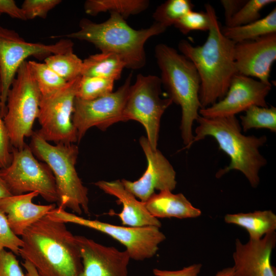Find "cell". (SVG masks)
Segmentation results:
<instances>
[{"instance_id": "1", "label": "cell", "mask_w": 276, "mask_h": 276, "mask_svg": "<svg viewBox=\"0 0 276 276\" xmlns=\"http://www.w3.org/2000/svg\"><path fill=\"white\" fill-rule=\"evenodd\" d=\"M205 8L211 21L205 41L201 45H193L181 40L178 45L181 54L193 63L199 76L201 108L221 100L232 78L238 74L234 59L236 43L222 33L214 7L207 4Z\"/></svg>"}, {"instance_id": "2", "label": "cell", "mask_w": 276, "mask_h": 276, "mask_svg": "<svg viewBox=\"0 0 276 276\" xmlns=\"http://www.w3.org/2000/svg\"><path fill=\"white\" fill-rule=\"evenodd\" d=\"M19 255L39 276H79L83 268L75 236L65 223L45 216L21 235Z\"/></svg>"}, {"instance_id": "3", "label": "cell", "mask_w": 276, "mask_h": 276, "mask_svg": "<svg viewBox=\"0 0 276 276\" xmlns=\"http://www.w3.org/2000/svg\"><path fill=\"white\" fill-rule=\"evenodd\" d=\"M167 28L154 22L146 29L135 30L118 13H110L106 21L96 23L86 18L79 22L76 32L53 38L76 39L92 43L102 53L116 55L124 62L125 68L138 70L146 63L145 44L151 37L164 33Z\"/></svg>"}, {"instance_id": "4", "label": "cell", "mask_w": 276, "mask_h": 276, "mask_svg": "<svg viewBox=\"0 0 276 276\" xmlns=\"http://www.w3.org/2000/svg\"><path fill=\"white\" fill-rule=\"evenodd\" d=\"M196 121L198 125L195 130L192 145L211 136L230 158L228 166L220 170L216 177H220L232 170H237L243 173L252 187L256 188L260 182V170L267 164L266 159L259 150L266 143V136L242 134L236 116L206 118L199 115Z\"/></svg>"}, {"instance_id": "5", "label": "cell", "mask_w": 276, "mask_h": 276, "mask_svg": "<svg viewBox=\"0 0 276 276\" xmlns=\"http://www.w3.org/2000/svg\"><path fill=\"white\" fill-rule=\"evenodd\" d=\"M154 54L168 98L181 107V135L184 148L188 149L194 138L193 123L201 109L199 76L193 63L173 48L159 43L155 47Z\"/></svg>"}, {"instance_id": "6", "label": "cell", "mask_w": 276, "mask_h": 276, "mask_svg": "<svg viewBox=\"0 0 276 276\" xmlns=\"http://www.w3.org/2000/svg\"><path fill=\"white\" fill-rule=\"evenodd\" d=\"M35 156L46 164L54 176L58 197L59 208L70 209L80 215L89 214L88 189L76 169L79 153L75 144L52 145L33 132L29 146Z\"/></svg>"}, {"instance_id": "7", "label": "cell", "mask_w": 276, "mask_h": 276, "mask_svg": "<svg viewBox=\"0 0 276 276\" xmlns=\"http://www.w3.org/2000/svg\"><path fill=\"white\" fill-rule=\"evenodd\" d=\"M41 93L28 61L17 70L8 91L3 120L12 148L21 149L25 138L31 136L37 119Z\"/></svg>"}, {"instance_id": "8", "label": "cell", "mask_w": 276, "mask_h": 276, "mask_svg": "<svg viewBox=\"0 0 276 276\" xmlns=\"http://www.w3.org/2000/svg\"><path fill=\"white\" fill-rule=\"evenodd\" d=\"M64 223H71L91 228L111 237L126 247L130 259L143 261L155 255L158 245L166 239L159 227L153 226L129 227L90 220L55 208L47 215Z\"/></svg>"}, {"instance_id": "9", "label": "cell", "mask_w": 276, "mask_h": 276, "mask_svg": "<svg viewBox=\"0 0 276 276\" xmlns=\"http://www.w3.org/2000/svg\"><path fill=\"white\" fill-rule=\"evenodd\" d=\"M73 45L72 40L66 38L51 44L27 42L15 31L0 26V111L3 118L8 91L17 70L26 59L30 56L46 58L73 51Z\"/></svg>"}, {"instance_id": "10", "label": "cell", "mask_w": 276, "mask_h": 276, "mask_svg": "<svg viewBox=\"0 0 276 276\" xmlns=\"http://www.w3.org/2000/svg\"><path fill=\"white\" fill-rule=\"evenodd\" d=\"M0 175L12 195L37 192L45 200L54 203L58 197L54 176L44 163L39 162L26 144L12 149V159Z\"/></svg>"}, {"instance_id": "11", "label": "cell", "mask_w": 276, "mask_h": 276, "mask_svg": "<svg viewBox=\"0 0 276 276\" xmlns=\"http://www.w3.org/2000/svg\"><path fill=\"white\" fill-rule=\"evenodd\" d=\"M162 85L156 76L137 75L130 86L123 113L124 122L134 120L144 127L153 150L157 149L161 118L173 103L168 97H161Z\"/></svg>"}, {"instance_id": "12", "label": "cell", "mask_w": 276, "mask_h": 276, "mask_svg": "<svg viewBox=\"0 0 276 276\" xmlns=\"http://www.w3.org/2000/svg\"><path fill=\"white\" fill-rule=\"evenodd\" d=\"M81 77L51 94L41 96L37 117L40 128L37 132L47 142L56 144L78 142L72 117Z\"/></svg>"}, {"instance_id": "13", "label": "cell", "mask_w": 276, "mask_h": 276, "mask_svg": "<svg viewBox=\"0 0 276 276\" xmlns=\"http://www.w3.org/2000/svg\"><path fill=\"white\" fill-rule=\"evenodd\" d=\"M132 73L116 91L89 100L75 98L73 123L79 142L86 131L96 127L105 130L111 125L124 122V110L131 85Z\"/></svg>"}, {"instance_id": "14", "label": "cell", "mask_w": 276, "mask_h": 276, "mask_svg": "<svg viewBox=\"0 0 276 276\" xmlns=\"http://www.w3.org/2000/svg\"><path fill=\"white\" fill-rule=\"evenodd\" d=\"M271 89V84L238 73L232 78L225 96L213 105L201 108L199 114L206 118L236 116L252 106L268 107L266 98Z\"/></svg>"}, {"instance_id": "15", "label": "cell", "mask_w": 276, "mask_h": 276, "mask_svg": "<svg viewBox=\"0 0 276 276\" xmlns=\"http://www.w3.org/2000/svg\"><path fill=\"white\" fill-rule=\"evenodd\" d=\"M140 145L147 160L148 166L137 180H121L125 188L136 198L145 202L155 190H173L176 186V172L169 160L157 149L151 147L146 137H140Z\"/></svg>"}, {"instance_id": "16", "label": "cell", "mask_w": 276, "mask_h": 276, "mask_svg": "<svg viewBox=\"0 0 276 276\" xmlns=\"http://www.w3.org/2000/svg\"><path fill=\"white\" fill-rule=\"evenodd\" d=\"M82 263L79 276H128V251L107 246L82 236H75Z\"/></svg>"}, {"instance_id": "17", "label": "cell", "mask_w": 276, "mask_h": 276, "mask_svg": "<svg viewBox=\"0 0 276 276\" xmlns=\"http://www.w3.org/2000/svg\"><path fill=\"white\" fill-rule=\"evenodd\" d=\"M234 59L238 74L271 84V68L276 60V33L236 43Z\"/></svg>"}, {"instance_id": "18", "label": "cell", "mask_w": 276, "mask_h": 276, "mask_svg": "<svg viewBox=\"0 0 276 276\" xmlns=\"http://www.w3.org/2000/svg\"><path fill=\"white\" fill-rule=\"evenodd\" d=\"M275 242V232L259 240L249 239L246 244L237 239L233 254V276H276L270 262Z\"/></svg>"}, {"instance_id": "19", "label": "cell", "mask_w": 276, "mask_h": 276, "mask_svg": "<svg viewBox=\"0 0 276 276\" xmlns=\"http://www.w3.org/2000/svg\"><path fill=\"white\" fill-rule=\"evenodd\" d=\"M38 195V192H32L0 200V211L6 215L10 227L16 235L21 236L30 226L56 208L55 203H34L33 198Z\"/></svg>"}, {"instance_id": "20", "label": "cell", "mask_w": 276, "mask_h": 276, "mask_svg": "<svg viewBox=\"0 0 276 276\" xmlns=\"http://www.w3.org/2000/svg\"><path fill=\"white\" fill-rule=\"evenodd\" d=\"M94 184L105 193L116 197L122 204V211L117 215L123 226L135 227L161 226V222L150 214L144 202L137 200L125 188L121 180H100Z\"/></svg>"}, {"instance_id": "21", "label": "cell", "mask_w": 276, "mask_h": 276, "mask_svg": "<svg viewBox=\"0 0 276 276\" xmlns=\"http://www.w3.org/2000/svg\"><path fill=\"white\" fill-rule=\"evenodd\" d=\"M144 203L150 214L157 219L196 218L201 214L183 194H173L168 190L154 193Z\"/></svg>"}, {"instance_id": "22", "label": "cell", "mask_w": 276, "mask_h": 276, "mask_svg": "<svg viewBox=\"0 0 276 276\" xmlns=\"http://www.w3.org/2000/svg\"><path fill=\"white\" fill-rule=\"evenodd\" d=\"M224 221L245 228L251 240L260 239L276 229V215L271 211L228 214L225 216Z\"/></svg>"}, {"instance_id": "23", "label": "cell", "mask_w": 276, "mask_h": 276, "mask_svg": "<svg viewBox=\"0 0 276 276\" xmlns=\"http://www.w3.org/2000/svg\"><path fill=\"white\" fill-rule=\"evenodd\" d=\"M125 65L116 55L101 52L83 60L81 76L96 77L113 81L120 79Z\"/></svg>"}, {"instance_id": "24", "label": "cell", "mask_w": 276, "mask_h": 276, "mask_svg": "<svg viewBox=\"0 0 276 276\" xmlns=\"http://www.w3.org/2000/svg\"><path fill=\"white\" fill-rule=\"evenodd\" d=\"M223 35L235 43L276 33V9L266 16L246 25L221 28Z\"/></svg>"}, {"instance_id": "25", "label": "cell", "mask_w": 276, "mask_h": 276, "mask_svg": "<svg viewBox=\"0 0 276 276\" xmlns=\"http://www.w3.org/2000/svg\"><path fill=\"white\" fill-rule=\"evenodd\" d=\"M149 5L147 0H87L84 3V9L86 14L91 16L101 12H114L125 19L143 12Z\"/></svg>"}, {"instance_id": "26", "label": "cell", "mask_w": 276, "mask_h": 276, "mask_svg": "<svg viewBox=\"0 0 276 276\" xmlns=\"http://www.w3.org/2000/svg\"><path fill=\"white\" fill-rule=\"evenodd\" d=\"M44 62L67 82L81 76L83 60L73 51L50 55Z\"/></svg>"}, {"instance_id": "27", "label": "cell", "mask_w": 276, "mask_h": 276, "mask_svg": "<svg viewBox=\"0 0 276 276\" xmlns=\"http://www.w3.org/2000/svg\"><path fill=\"white\" fill-rule=\"evenodd\" d=\"M241 116L240 125L244 132L252 128L267 129L276 132V108L252 106Z\"/></svg>"}, {"instance_id": "28", "label": "cell", "mask_w": 276, "mask_h": 276, "mask_svg": "<svg viewBox=\"0 0 276 276\" xmlns=\"http://www.w3.org/2000/svg\"><path fill=\"white\" fill-rule=\"evenodd\" d=\"M28 63L42 96L57 91L67 83L44 62L30 60Z\"/></svg>"}, {"instance_id": "29", "label": "cell", "mask_w": 276, "mask_h": 276, "mask_svg": "<svg viewBox=\"0 0 276 276\" xmlns=\"http://www.w3.org/2000/svg\"><path fill=\"white\" fill-rule=\"evenodd\" d=\"M194 6L190 0H168L157 7L153 17L155 22L167 28L193 10Z\"/></svg>"}, {"instance_id": "30", "label": "cell", "mask_w": 276, "mask_h": 276, "mask_svg": "<svg viewBox=\"0 0 276 276\" xmlns=\"http://www.w3.org/2000/svg\"><path fill=\"white\" fill-rule=\"evenodd\" d=\"M114 81L96 77L81 76L76 98L89 100L113 92Z\"/></svg>"}, {"instance_id": "31", "label": "cell", "mask_w": 276, "mask_h": 276, "mask_svg": "<svg viewBox=\"0 0 276 276\" xmlns=\"http://www.w3.org/2000/svg\"><path fill=\"white\" fill-rule=\"evenodd\" d=\"M274 2L275 0L246 1L225 26L237 27L255 21L261 18L260 11L263 8Z\"/></svg>"}, {"instance_id": "32", "label": "cell", "mask_w": 276, "mask_h": 276, "mask_svg": "<svg viewBox=\"0 0 276 276\" xmlns=\"http://www.w3.org/2000/svg\"><path fill=\"white\" fill-rule=\"evenodd\" d=\"M211 25V18L206 11L204 12L193 10L183 15L174 25L184 35L192 31H209Z\"/></svg>"}, {"instance_id": "33", "label": "cell", "mask_w": 276, "mask_h": 276, "mask_svg": "<svg viewBox=\"0 0 276 276\" xmlns=\"http://www.w3.org/2000/svg\"><path fill=\"white\" fill-rule=\"evenodd\" d=\"M61 0H25L20 8L26 20L45 18L48 13L61 3Z\"/></svg>"}, {"instance_id": "34", "label": "cell", "mask_w": 276, "mask_h": 276, "mask_svg": "<svg viewBox=\"0 0 276 276\" xmlns=\"http://www.w3.org/2000/svg\"><path fill=\"white\" fill-rule=\"evenodd\" d=\"M22 244L21 238L13 232L6 215L0 211V250L8 248L15 255H19Z\"/></svg>"}, {"instance_id": "35", "label": "cell", "mask_w": 276, "mask_h": 276, "mask_svg": "<svg viewBox=\"0 0 276 276\" xmlns=\"http://www.w3.org/2000/svg\"><path fill=\"white\" fill-rule=\"evenodd\" d=\"M0 276H25L15 254L0 250Z\"/></svg>"}, {"instance_id": "36", "label": "cell", "mask_w": 276, "mask_h": 276, "mask_svg": "<svg viewBox=\"0 0 276 276\" xmlns=\"http://www.w3.org/2000/svg\"><path fill=\"white\" fill-rule=\"evenodd\" d=\"M12 149L0 111V170L6 168L10 164L12 159Z\"/></svg>"}, {"instance_id": "37", "label": "cell", "mask_w": 276, "mask_h": 276, "mask_svg": "<svg viewBox=\"0 0 276 276\" xmlns=\"http://www.w3.org/2000/svg\"><path fill=\"white\" fill-rule=\"evenodd\" d=\"M201 266L200 264H195L176 270L154 268L153 273L155 276H198Z\"/></svg>"}, {"instance_id": "38", "label": "cell", "mask_w": 276, "mask_h": 276, "mask_svg": "<svg viewBox=\"0 0 276 276\" xmlns=\"http://www.w3.org/2000/svg\"><path fill=\"white\" fill-rule=\"evenodd\" d=\"M7 14L13 19L26 20L24 13L13 0H0V17Z\"/></svg>"}, {"instance_id": "39", "label": "cell", "mask_w": 276, "mask_h": 276, "mask_svg": "<svg viewBox=\"0 0 276 276\" xmlns=\"http://www.w3.org/2000/svg\"><path fill=\"white\" fill-rule=\"evenodd\" d=\"M246 1L242 0H221L220 1L224 9L225 25L239 10Z\"/></svg>"}, {"instance_id": "40", "label": "cell", "mask_w": 276, "mask_h": 276, "mask_svg": "<svg viewBox=\"0 0 276 276\" xmlns=\"http://www.w3.org/2000/svg\"><path fill=\"white\" fill-rule=\"evenodd\" d=\"M21 265L26 271L25 276H39L35 268L29 261L24 260Z\"/></svg>"}, {"instance_id": "41", "label": "cell", "mask_w": 276, "mask_h": 276, "mask_svg": "<svg viewBox=\"0 0 276 276\" xmlns=\"http://www.w3.org/2000/svg\"><path fill=\"white\" fill-rule=\"evenodd\" d=\"M12 195L5 182L0 175V200Z\"/></svg>"}, {"instance_id": "42", "label": "cell", "mask_w": 276, "mask_h": 276, "mask_svg": "<svg viewBox=\"0 0 276 276\" xmlns=\"http://www.w3.org/2000/svg\"><path fill=\"white\" fill-rule=\"evenodd\" d=\"M234 269L232 267H227L219 271L215 276H233Z\"/></svg>"}, {"instance_id": "43", "label": "cell", "mask_w": 276, "mask_h": 276, "mask_svg": "<svg viewBox=\"0 0 276 276\" xmlns=\"http://www.w3.org/2000/svg\"><path fill=\"white\" fill-rule=\"evenodd\" d=\"M1 76H0V98H1Z\"/></svg>"}]
</instances>
